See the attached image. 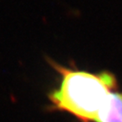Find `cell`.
Returning <instances> with one entry per match:
<instances>
[{"mask_svg": "<svg viewBox=\"0 0 122 122\" xmlns=\"http://www.w3.org/2000/svg\"><path fill=\"white\" fill-rule=\"evenodd\" d=\"M61 76L59 86L48 99L51 109L66 112L81 122H95L109 93L117 90L115 75L108 71L98 73L62 66L51 61Z\"/></svg>", "mask_w": 122, "mask_h": 122, "instance_id": "obj_1", "label": "cell"}, {"mask_svg": "<svg viewBox=\"0 0 122 122\" xmlns=\"http://www.w3.org/2000/svg\"><path fill=\"white\" fill-rule=\"evenodd\" d=\"M95 122H122V92L115 90L109 93Z\"/></svg>", "mask_w": 122, "mask_h": 122, "instance_id": "obj_2", "label": "cell"}]
</instances>
